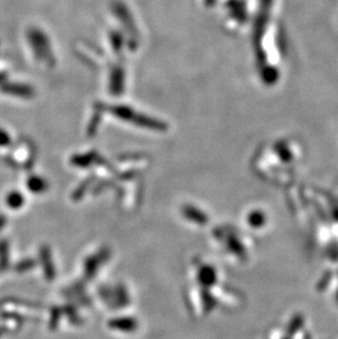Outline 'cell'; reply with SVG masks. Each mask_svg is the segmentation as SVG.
<instances>
[{
	"instance_id": "3",
	"label": "cell",
	"mask_w": 338,
	"mask_h": 339,
	"mask_svg": "<svg viewBox=\"0 0 338 339\" xmlns=\"http://www.w3.org/2000/svg\"><path fill=\"white\" fill-rule=\"evenodd\" d=\"M336 300H337V302H338V291H337V293H336Z\"/></svg>"
},
{
	"instance_id": "1",
	"label": "cell",
	"mask_w": 338,
	"mask_h": 339,
	"mask_svg": "<svg viewBox=\"0 0 338 339\" xmlns=\"http://www.w3.org/2000/svg\"><path fill=\"white\" fill-rule=\"evenodd\" d=\"M303 323H304V318L302 315H297V316H294L288 329L290 335H293V334L297 333V331H299V329L303 326Z\"/></svg>"
},
{
	"instance_id": "2",
	"label": "cell",
	"mask_w": 338,
	"mask_h": 339,
	"mask_svg": "<svg viewBox=\"0 0 338 339\" xmlns=\"http://www.w3.org/2000/svg\"><path fill=\"white\" fill-rule=\"evenodd\" d=\"M331 279H332V272L331 271L325 272V274H324L323 277L320 279V281H318V283L316 285L317 286L316 289L318 291H323L328 285V283H330Z\"/></svg>"
}]
</instances>
